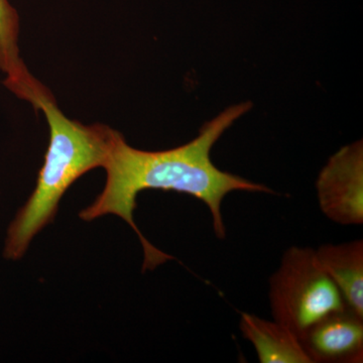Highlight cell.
Wrapping results in <instances>:
<instances>
[{"instance_id":"obj_1","label":"cell","mask_w":363,"mask_h":363,"mask_svg":"<svg viewBox=\"0 0 363 363\" xmlns=\"http://www.w3.org/2000/svg\"><path fill=\"white\" fill-rule=\"evenodd\" d=\"M250 102L228 107L202 126L194 140L175 149L147 152L136 150L119 133L104 168L106 184L101 194L80 213L85 221L113 214L128 222L142 242L143 271H152L174 257L155 247L135 225L133 212L138 193L145 190L174 191L192 196L209 208L215 235L226 236L222 202L229 193L245 191L274 194L267 186L221 171L210 157L212 147L240 117L250 111Z\"/></svg>"},{"instance_id":"obj_2","label":"cell","mask_w":363,"mask_h":363,"mask_svg":"<svg viewBox=\"0 0 363 363\" xmlns=\"http://www.w3.org/2000/svg\"><path fill=\"white\" fill-rule=\"evenodd\" d=\"M50 128V143L37 187L9 226L4 257L18 259L33 238L52 221L59 203L74 182L104 167L118 131L104 124L85 125L64 116L54 97L40 104Z\"/></svg>"},{"instance_id":"obj_3","label":"cell","mask_w":363,"mask_h":363,"mask_svg":"<svg viewBox=\"0 0 363 363\" xmlns=\"http://www.w3.org/2000/svg\"><path fill=\"white\" fill-rule=\"evenodd\" d=\"M269 298L272 319L298 339L325 318L348 309L338 286L310 247L286 250L269 279Z\"/></svg>"},{"instance_id":"obj_4","label":"cell","mask_w":363,"mask_h":363,"mask_svg":"<svg viewBox=\"0 0 363 363\" xmlns=\"http://www.w3.org/2000/svg\"><path fill=\"white\" fill-rule=\"evenodd\" d=\"M318 203L329 220L363 223V143L341 147L328 160L316 182Z\"/></svg>"},{"instance_id":"obj_5","label":"cell","mask_w":363,"mask_h":363,"mask_svg":"<svg viewBox=\"0 0 363 363\" xmlns=\"http://www.w3.org/2000/svg\"><path fill=\"white\" fill-rule=\"evenodd\" d=\"M312 363H362L363 317L350 309L325 318L300 339Z\"/></svg>"},{"instance_id":"obj_6","label":"cell","mask_w":363,"mask_h":363,"mask_svg":"<svg viewBox=\"0 0 363 363\" xmlns=\"http://www.w3.org/2000/svg\"><path fill=\"white\" fill-rule=\"evenodd\" d=\"M20 18L9 0H0V71L6 74L4 84L33 107L51 94L23 63L18 47Z\"/></svg>"},{"instance_id":"obj_7","label":"cell","mask_w":363,"mask_h":363,"mask_svg":"<svg viewBox=\"0 0 363 363\" xmlns=\"http://www.w3.org/2000/svg\"><path fill=\"white\" fill-rule=\"evenodd\" d=\"M243 337L257 351L260 363H312L300 339L279 322L250 313H240Z\"/></svg>"},{"instance_id":"obj_8","label":"cell","mask_w":363,"mask_h":363,"mask_svg":"<svg viewBox=\"0 0 363 363\" xmlns=\"http://www.w3.org/2000/svg\"><path fill=\"white\" fill-rule=\"evenodd\" d=\"M315 252L318 262L342 294L348 309L363 317V240L324 245Z\"/></svg>"}]
</instances>
